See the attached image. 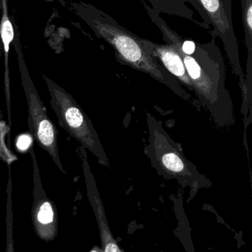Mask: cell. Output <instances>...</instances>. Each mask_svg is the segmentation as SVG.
<instances>
[{
  "label": "cell",
  "mask_w": 252,
  "mask_h": 252,
  "mask_svg": "<svg viewBox=\"0 0 252 252\" xmlns=\"http://www.w3.org/2000/svg\"><path fill=\"white\" fill-rule=\"evenodd\" d=\"M183 59L192 83L194 93L208 109L219 126H226L233 119V109L229 93L225 87L224 67L211 57H195L184 54L173 44Z\"/></svg>",
  "instance_id": "obj_1"
},
{
  "label": "cell",
  "mask_w": 252,
  "mask_h": 252,
  "mask_svg": "<svg viewBox=\"0 0 252 252\" xmlns=\"http://www.w3.org/2000/svg\"><path fill=\"white\" fill-rule=\"evenodd\" d=\"M96 29L116 52L118 59L126 64L150 76L167 85L180 97H189L179 83L152 57L141 42L140 38L130 33L116 24L99 22Z\"/></svg>",
  "instance_id": "obj_2"
},
{
  "label": "cell",
  "mask_w": 252,
  "mask_h": 252,
  "mask_svg": "<svg viewBox=\"0 0 252 252\" xmlns=\"http://www.w3.org/2000/svg\"><path fill=\"white\" fill-rule=\"evenodd\" d=\"M50 96V103L59 126L96 156L99 162L108 166V157L90 118L69 93L45 75H42Z\"/></svg>",
  "instance_id": "obj_3"
},
{
  "label": "cell",
  "mask_w": 252,
  "mask_h": 252,
  "mask_svg": "<svg viewBox=\"0 0 252 252\" xmlns=\"http://www.w3.org/2000/svg\"><path fill=\"white\" fill-rule=\"evenodd\" d=\"M18 56L21 81L28 104L29 132L40 148L50 156L59 170L66 174L59 157L57 128L47 115L44 103L30 76L22 53L19 52Z\"/></svg>",
  "instance_id": "obj_4"
},
{
  "label": "cell",
  "mask_w": 252,
  "mask_h": 252,
  "mask_svg": "<svg viewBox=\"0 0 252 252\" xmlns=\"http://www.w3.org/2000/svg\"><path fill=\"white\" fill-rule=\"evenodd\" d=\"M148 123L152 156L164 173L178 179H198L202 176L185 158L165 130L155 124L153 118L149 119Z\"/></svg>",
  "instance_id": "obj_5"
},
{
  "label": "cell",
  "mask_w": 252,
  "mask_h": 252,
  "mask_svg": "<svg viewBox=\"0 0 252 252\" xmlns=\"http://www.w3.org/2000/svg\"><path fill=\"white\" fill-rule=\"evenodd\" d=\"M141 42L153 59L157 58L164 64L166 70L186 86L189 91L194 92L192 83L188 75L183 59L173 44H158L140 38ZM179 82V81H178Z\"/></svg>",
  "instance_id": "obj_6"
},
{
  "label": "cell",
  "mask_w": 252,
  "mask_h": 252,
  "mask_svg": "<svg viewBox=\"0 0 252 252\" xmlns=\"http://www.w3.org/2000/svg\"><path fill=\"white\" fill-rule=\"evenodd\" d=\"M4 16L1 25V39L4 53V94H5L6 104H7V112H8L9 127H11V113H10V78H9L8 69V53L10 43L13 41L14 36L13 26L7 16L6 10L5 1L4 0Z\"/></svg>",
  "instance_id": "obj_7"
},
{
  "label": "cell",
  "mask_w": 252,
  "mask_h": 252,
  "mask_svg": "<svg viewBox=\"0 0 252 252\" xmlns=\"http://www.w3.org/2000/svg\"><path fill=\"white\" fill-rule=\"evenodd\" d=\"M204 7L215 26L222 35H227L231 29L229 16L223 0H198Z\"/></svg>",
  "instance_id": "obj_8"
},
{
  "label": "cell",
  "mask_w": 252,
  "mask_h": 252,
  "mask_svg": "<svg viewBox=\"0 0 252 252\" xmlns=\"http://www.w3.org/2000/svg\"><path fill=\"white\" fill-rule=\"evenodd\" d=\"M10 131V127L4 121H0V160L10 165L17 160V157L10 151L6 145L5 136Z\"/></svg>",
  "instance_id": "obj_9"
},
{
  "label": "cell",
  "mask_w": 252,
  "mask_h": 252,
  "mask_svg": "<svg viewBox=\"0 0 252 252\" xmlns=\"http://www.w3.org/2000/svg\"><path fill=\"white\" fill-rule=\"evenodd\" d=\"M244 26L250 39L252 34V0H244L243 2Z\"/></svg>",
  "instance_id": "obj_10"
},
{
  "label": "cell",
  "mask_w": 252,
  "mask_h": 252,
  "mask_svg": "<svg viewBox=\"0 0 252 252\" xmlns=\"http://www.w3.org/2000/svg\"><path fill=\"white\" fill-rule=\"evenodd\" d=\"M32 136L28 134H22L18 136L16 141V146L20 151H25L29 149L30 145L32 143Z\"/></svg>",
  "instance_id": "obj_11"
},
{
  "label": "cell",
  "mask_w": 252,
  "mask_h": 252,
  "mask_svg": "<svg viewBox=\"0 0 252 252\" xmlns=\"http://www.w3.org/2000/svg\"><path fill=\"white\" fill-rule=\"evenodd\" d=\"M105 252H121V251H120L119 249L115 244L109 243V244L106 246Z\"/></svg>",
  "instance_id": "obj_12"
},
{
  "label": "cell",
  "mask_w": 252,
  "mask_h": 252,
  "mask_svg": "<svg viewBox=\"0 0 252 252\" xmlns=\"http://www.w3.org/2000/svg\"><path fill=\"white\" fill-rule=\"evenodd\" d=\"M1 52H0V58H1ZM3 121V115L2 112L0 111V121Z\"/></svg>",
  "instance_id": "obj_13"
},
{
  "label": "cell",
  "mask_w": 252,
  "mask_h": 252,
  "mask_svg": "<svg viewBox=\"0 0 252 252\" xmlns=\"http://www.w3.org/2000/svg\"><path fill=\"white\" fill-rule=\"evenodd\" d=\"M189 1H193V0H189Z\"/></svg>",
  "instance_id": "obj_14"
}]
</instances>
